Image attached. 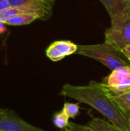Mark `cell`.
Masks as SVG:
<instances>
[{"instance_id": "obj_1", "label": "cell", "mask_w": 130, "mask_h": 131, "mask_svg": "<svg viewBox=\"0 0 130 131\" xmlns=\"http://www.w3.org/2000/svg\"><path fill=\"white\" fill-rule=\"evenodd\" d=\"M61 95L86 104L103 114L110 124L124 131H130L129 119L112 99L103 83L90 81L87 85L75 86L66 84Z\"/></svg>"}, {"instance_id": "obj_2", "label": "cell", "mask_w": 130, "mask_h": 131, "mask_svg": "<svg viewBox=\"0 0 130 131\" xmlns=\"http://www.w3.org/2000/svg\"><path fill=\"white\" fill-rule=\"evenodd\" d=\"M76 53L95 59L112 71L118 68L130 66L123 53L107 42L98 45H77Z\"/></svg>"}, {"instance_id": "obj_3", "label": "cell", "mask_w": 130, "mask_h": 131, "mask_svg": "<svg viewBox=\"0 0 130 131\" xmlns=\"http://www.w3.org/2000/svg\"><path fill=\"white\" fill-rule=\"evenodd\" d=\"M105 42L120 51L130 45V18L119 23L111 24L105 32Z\"/></svg>"}, {"instance_id": "obj_4", "label": "cell", "mask_w": 130, "mask_h": 131, "mask_svg": "<svg viewBox=\"0 0 130 131\" xmlns=\"http://www.w3.org/2000/svg\"><path fill=\"white\" fill-rule=\"evenodd\" d=\"M110 94H120L130 91V66L118 68L105 78L103 83Z\"/></svg>"}, {"instance_id": "obj_5", "label": "cell", "mask_w": 130, "mask_h": 131, "mask_svg": "<svg viewBox=\"0 0 130 131\" xmlns=\"http://www.w3.org/2000/svg\"><path fill=\"white\" fill-rule=\"evenodd\" d=\"M0 131H44L35 127L17 116L8 109H2L0 112Z\"/></svg>"}, {"instance_id": "obj_6", "label": "cell", "mask_w": 130, "mask_h": 131, "mask_svg": "<svg viewBox=\"0 0 130 131\" xmlns=\"http://www.w3.org/2000/svg\"><path fill=\"white\" fill-rule=\"evenodd\" d=\"M10 7L44 17L50 11L49 2L41 0H8Z\"/></svg>"}, {"instance_id": "obj_7", "label": "cell", "mask_w": 130, "mask_h": 131, "mask_svg": "<svg viewBox=\"0 0 130 131\" xmlns=\"http://www.w3.org/2000/svg\"><path fill=\"white\" fill-rule=\"evenodd\" d=\"M77 45L70 41H57L46 50L47 57L52 61H59L67 56L76 53Z\"/></svg>"}, {"instance_id": "obj_8", "label": "cell", "mask_w": 130, "mask_h": 131, "mask_svg": "<svg viewBox=\"0 0 130 131\" xmlns=\"http://www.w3.org/2000/svg\"><path fill=\"white\" fill-rule=\"evenodd\" d=\"M107 8L110 18L111 24H116L128 18L126 14L127 2L123 0H100Z\"/></svg>"}, {"instance_id": "obj_9", "label": "cell", "mask_w": 130, "mask_h": 131, "mask_svg": "<svg viewBox=\"0 0 130 131\" xmlns=\"http://www.w3.org/2000/svg\"><path fill=\"white\" fill-rule=\"evenodd\" d=\"M109 94L111 96L112 99L118 105L120 109L123 111V113L128 118H130V92Z\"/></svg>"}, {"instance_id": "obj_10", "label": "cell", "mask_w": 130, "mask_h": 131, "mask_svg": "<svg viewBox=\"0 0 130 131\" xmlns=\"http://www.w3.org/2000/svg\"><path fill=\"white\" fill-rule=\"evenodd\" d=\"M40 18V16L31 13H22L13 16L5 21V25H23L34 21L35 19Z\"/></svg>"}, {"instance_id": "obj_11", "label": "cell", "mask_w": 130, "mask_h": 131, "mask_svg": "<svg viewBox=\"0 0 130 131\" xmlns=\"http://www.w3.org/2000/svg\"><path fill=\"white\" fill-rule=\"evenodd\" d=\"M89 127L94 131H124L101 118L95 117L91 120Z\"/></svg>"}, {"instance_id": "obj_12", "label": "cell", "mask_w": 130, "mask_h": 131, "mask_svg": "<svg viewBox=\"0 0 130 131\" xmlns=\"http://www.w3.org/2000/svg\"><path fill=\"white\" fill-rule=\"evenodd\" d=\"M62 111L68 117V118H74L80 113L79 104L66 102L64 104V107H63Z\"/></svg>"}, {"instance_id": "obj_13", "label": "cell", "mask_w": 130, "mask_h": 131, "mask_svg": "<svg viewBox=\"0 0 130 131\" xmlns=\"http://www.w3.org/2000/svg\"><path fill=\"white\" fill-rule=\"evenodd\" d=\"M53 123L57 127L60 129H63V128H66L70 122H69L68 117L61 111V112H58L54 114L53 118Z\"/></svg>"}, {"instance_id": "obj_14", "label": "cell", "mask_w": 130, "mask_h": 131, "mask_svg": "<svg viewBox=\"0 0 130 131\" xmlns=\"http://www.w3.org/2000/svg\"><path fill=\"white\" fill-rule=\"evenodd\" d=\"M22 13H28V12L20 10V9L14 8H9L6 10L0 12V22L5 23V21L9 19L10 18L15 16L17 15H19V14H22Z\"/></svg>"}, {"instance_id": "obj_15", "label": "cell", "mask_w": 130, "mask_h": 131, "mask_svg": "<svg viewBox=\"0 0 130 131\" xmlns=\"http://www.w3.org/2000/svg\"><path fill=\"white\" fill-rule=\"evenodd\" d=\"M67 127V130L70 131H94L89 126L80 125V124H76L74 123H69Z\"/></svg>"}, {"instance_id": "obj_16", "label": "cell", "mask_w": 130, "mask_h": 131, "mask_svg": "<svg viewBox=\"0 0 130 131\" xmlns=\"http://www.w3.org/2000/svg\"><path fill=\"white\" fill-rule=\"evenodd\" d=\"M121 52H122L123 54L127 58V60L130 61V45L125 46V47L121 50Z\"/></svg>"}, {"instance_id": "obj_17", "label": "cell", "mask_w": 130, "mask_h": 131, "mask_svg": "<svg viewBox=\"0 0 130 131\" xmlns=\"http://www.w3.org/2000/svg\"><path fill=\"white\" fill-rule=\"evenodd\" d=\"M11 8L8 0H0V12Z\"/></svg>"}, {"instance_id": "obj_18", "label": "cell", "mask_w": 130, "mask_h": 131, "mask_svg": "<svg viewBox=\"0 0 130 131\" xmlns=\"http://www.w3.org/2000/svg\"><path fill=\"white\" fill-rule=\"evenodd\" d=\"M6 30V28H5V25L2 22H0V35L4 33Z\"/></svg>"}, {"instance_id": "obj_19", "label": "cell", "mask_w": 130, "mask_h": 131, "mask_svg": "<svg viewBox=\"0 0 130 131\" xmlns=\"http://www.w3.org/2000/svg\"><path fill=\"white\" fill-rule=\"evenodd\" d=\"M126 14L128 15V17L130 18V0L129 2H127V8H126Z\"/></svg>"}, {"instance_id": "obj_20", "label": "cell", "mask_w": 130, "mask_h": 131, "mask_svg": "<svg viewBox=\"0 0 130 131\" xmlns=\"http://www.w3.org/2000/svg\"><path fill=\"white\" fill-rule=\"evenodd\" d=\"M41 1H44V2H54V0H41Z\"/></svg>"}, {"instance_id": "obj_21", "label": "cell", "mask_w": 130, "mask_h": 131, "mask_svg": "<svg viewBox=\"0 0 130 131\" xmlns=\"http://www.w3.org/2000/svg\"><path fill=\"white\" fill-rule=\"evenodd\" d=\"M129 127H130V118L129 119Z\"/></svg>"}, {"instance_id": "obj_22", "label": "cell", "mask_w": 130, "mask_h": 131, "mask_svg": "<svg viewBox=\"0 0 130 131\" xmlns=\"http://www.w3.org/2000/svg\"><path fill=\"white\" fill-rule=\"evenodd\" d=\"M123 1H125V2H129V0H123Z\"/></svg>"}, {"instance_id": "obj_23", "label": "cell", "mask_w": 130, "mask_h": 131, "mask_svg": "<svg viewBox=\"0 0 130 131\" xmlns=\"http://www.w3.org/2000/svg\"><path fill=\"white\" fill-rule=\"evenodd\" d=\"M65 131H70V130H67V129H66V130H65Z\"/></svg>"}, {"instance_id": "obj_24", "label": "cell", "mask_w": 130, "mask_h": 131, "mask_svg": "<svg viewBox=\"0 0 130 131\" xmlns=\"http://www.w3.org/2000/svg\"><path fill=\"white\" fill-rule=\"evenodd\" d=\"M2 111V109H1V108H0V112H1Z\"/></svg>"}, {"instance_id": "obj_25", "label": "cell", "mask_w": 130, "mask_h": 131, "mask_svg": "<svg viewBox=\"0 0 130 131\" xmlns=\"http://www.w3.org/2000/svg\"><path fill=\"white\" fill-rule=\"evenodd\" d=\"M129 92H130V91H129Z\"/></svg>"}]
</instances>
